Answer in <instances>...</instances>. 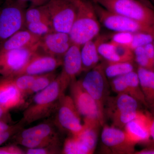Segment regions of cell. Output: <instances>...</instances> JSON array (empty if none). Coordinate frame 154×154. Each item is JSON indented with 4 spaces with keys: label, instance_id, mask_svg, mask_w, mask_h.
Segmentation results:
<instances>
[{
    "label": "cell",
    "instance_id": "obj_32",
    "mask_svg": "<svg viewBox=\"0 0 154 154\" xmlns=\"http://www.w3.org/2000/svg\"><path fill=\"white\" fill-rule=\"evenodd\" d=\"M153 42V36L152 33L140 32L133 33V36L130 48L133 50L136 48L144 46L146 45Z\"/></svg>",
    "mask_w": 154,
    "mask_h": 154
},
{
    "label": "cell",
    "instance_id": "obj_19",
    "mask_svg": "<svg viewBox=\"0 0 154 154\" xmlns=\"http://www.w3.org/2000/svg\"><path fill=\"white\" fill-rule=\"evenodd\" d=\"M98 52L101 57L109 62H134L133 51L128 46L111 41L99 44Z\"/></svg>",
    "mask_w": 154,
    "mask_h": 154
},
{
    "label": "cell",
    "instance_id": "obj_25",
    "mask_svg": "<svg viewBox=\"0 0 154 154\" xmlns=\"http://www.w3.org/2000/svg\"><path fill=\"white\" fill-rule=\"evenodd\" d=\"M103 63L105 74L108 79H114L135 70L133 61L109 62Z\"/></svg>",
    "mask_w": 154,
    "mask_h": 154
},
{
    "label": "cell",
    "instance_id": "obj_4",
    "mask_svg": "<svg viewBox=\"0 0 154 154\" xmlns=\"http://www.w3.org/2000/svg\"><path fill=\"white\" fill-rule=\"evenodd\" d=\"M80 80L84 89L91 95L97 104L102 125L105 124V106L110 96V82L105 74L103 63H99Z\"/></svg>",
    "mask_w": 154,
    "mask_h": 154
},
{
    "label": "cell",
    "instance_id": "obj_13",
    "mask_svg": "<svg viewBox=\"0 0 154 154\" xmlns=\"http://www.w3.org/2000/svg\"><path fill=\"white\" fill-rule=\"evenodd\" d=\"M56 111L57 123L61 128L71 135L78 134L82 130V117L70 96L64 94L61 98Z\"/></svg>",
    "mask_w": 154,
    "mask_h": 154
},
{
    "label": "cell",
    "instance_id": "obj_20",
    "mask_svg": "<svg viewBox=\"0 0 154 154\" xmlns=\"http://www.w3.org/2000/svg\"><path fill=\"white\" fill-rule=\"evenodd\" d=\"M81 48L80 45L72 44L63 57L60 74L70 84L83 72Z\"/></svg>",
    "mask_w": 154,
    "mask_h": 154
},
{
    "label": "cell",
    "instance_id": "obj_37",
    "mask_svg": "<svg viewBox=\"0 0 154 154\" xmlns=\"http://www.w3.org/2000/svg\"><path fill=\"white\" fill-rule=\"evenodd\" d=\"M150 109V113L151 116V122L150 125V137L148 142L146 143V147H154V105L148 107Z\"/></svg>",
    "mask_w": 154,
    "mask_h": 154
},
{
    "label": "cell",
    "instance_id": "obj_14",
    "mask_svg": "<svg viewBox=\"0 0 154 154\" xmlns=\"http://www.w3.org/2000/svg\"><path fill=\"white\" fill-rule=\"evenodd\" d=\"M110 85V89L116 94L129 95L148 108L137 70L112 79Z\"/></svg>",
    "mask_w": 154,
    "mask_h": 154
},
{
    "label": "cell",
    "instance_id": "obj_1",
    "mask_svg": "<svg viewBox=\"0 0 154 154\" xmlns=\"http://www.w3.org/2000/svg\"><path fill=\"white\" fill-rule=\"evenodd\" d=\"M69 84L61 74L48 87L35 94L23 113L20 122L23 125L48 117L57 109L60 100Z\"/></svg>",
    "mask_w": 154,
    "mask_h": 154
},
{
    "label": "cell",
    "instance_id": "obj_6",
    "mask_svg": "<svg viewBox=\"0 0 154 154\" xmlns=\"http://www.w3.org/2000/svg\"><path fill=\"white\" fill-rule=\"evenodd\" d=\"M27 4L16 0L7 1L0 8V46L15 33L25 28Z\"/></svg>",
    "mask_w": 154,
    "mask_h": 154
},
{
    "label": "cell",
    "instance_id": "obj_35",
    "mask_svg": "<svg viewBox=\"0 0 154 154\" xmlns=\"http://www.w3.org/2000/svg\"><path fill=\"white\" fill-rule=\"evenodd\" d=\"M59 146H50L46 147L28 149L25 151L26 154H52L58 153Z\"/></svg>",
    "mask_w": 154,
    "mask_h": 154
},
{
    "label": "cell",
    "instance_id": "obj_26",
    "mask_svg": "<svg viewBox=\"0 0 154 154\" xmlns=\"http://www.w3.org/2000/svg\"><path fill=\"white\" fill-rule=\"evenodd\" d=\"M59 138L58 135L46 138H16V143L28 149L59 146Z\"/></svg>",
    "mask_w": 154,
    "mask_h": 154
},
{
    "label": "cell",
    "instance_id": "obj_16",
    "mask_svg": "<svg viewBox=\"0 0 154 154\" xmlns=\"http://www.w3.org/2000/svg\"><path fill=\"white\" fill-rule=\"evenodd\" d=\"M63 58L40 54L38 51L31 58L18 76L22 75H40L54 71L62 66Z\"/></svg>",
    "mask_w": 154,
    "mask_h": 154
},
{
    "label": "cell",
    "instance_id": "obj_45",
    "mask_svg": "<svg viewBox=\"0 0 154 154\" xmlns=\"http://www.w3.org/2000/svg\"><path fill=\"white\" fill-rule=\"evenodd\" d=\"M12 1V0H7V1Z\"/></svg>",
    "mask_w": 154,
    "mask_h": 154
},
{
    "label": "cell",
    "instance_id": "obj_47",
    "mask_svg": "<svg viewBox=\"0 0 154 154\" xmlns=\"http://www.w3.org/2000/svg\"><path fill=\"white\" fill-rule=\"evenodd\" d=\"M0 2H1V0H0Z\"/></svg>",
    "mask_w": 154,
    "mask_h": 154
},
{
    "label": "cell",
    "instance_id": "obj_40",
    "mask_svg": "<svg viewBox=\"0 0 154 154\" xmlns=\"http://www.w3.org/2000/svg\"><path fill=\"white\" fill-rule=\"evenodd\" d=\"M9 111L4 109L0 105V120L8 122V120L10 119L8 116Z\"/></svg>",
    "mask_w": 154,
    "mask_h": 154
},
{
    "label": "cell",
    "instance_id": "obj_24",
    "mask_svg": "<svg viewBox=\"0 0 154 154\" xmlns=\"http://www.w3.org/2000/svg\"><path fill=\"white\" fill-rule=\"evenodd\" d=\"M16 138H46L58 135L53 126L50 123H41L25 129H22L17 134Z\"/></svg>",
    "mask_w": 154,
    "mask_h": 154
},
{
    "label": "cell",
    "instance_id": "obj_22",
    "mask_svg": "<svg viewBox=\"0 0 154 154\" xmlns=\"http://www.w3.org/2000/svg\"><path fill=\"white\" fill-rule=\"evenodd\" d=\"M105 36H98L96 38L86 42L81 46V55L83 72H87L97 66L101 56L98 52L99 44L105 41Z\"/></svg>",
    "mask_w": 154,
    "mask_h": 154
},
{
    "label": "cell",
    "instance_id": "obj_29",
    "mask_svg": "<svg viewBox=\"0 0 154 154\" xmlns=\"http://www.w3.org/2000/svg\"><path fill=\"white\" fill-rule=\"evenodd\" d=\"M37 75H22L11 78L18 89L26 97L27 93L32 87Z\"/></svg>",
    "mask_w": 154,
    "mask_h": 154
},
{
    "label": "cell",
    "instance_id": "obj_2",
    "mask_svg": "<svg viewBox=\"0 0 154 154\" xmlns=\"http://www.w3.org/2000/svg\"><path fill=\"white\" fill-rule=\"evenodd\" d=\"M75 5L76 15L69 34L72 44L82 46L99 36L101 27L92 1L81 0Z\"/></svg>",
    "mask_w": 154,
    "mask_h": 154
},
{
    "label": "cell",
    "instance_id": "obj_3",
    "mask_svg": "<svg viewBox=\"0 0 154 154\" xmlns=\"http://www.w3.org/2000/svg\"><path fill=\"white\" fill-rule=\"evenodd\" d=\"M141 105L137 100L127 94L109 96L105 106V119L106 117L110 119L112 126L124 130L125 125L137 117Z\"/></svg>",
    "mask_w": 154,
    "mask_h": 154
},
{
    "label": "cell",
    "instance_id": "obj_9",
    "mask_svg": "<svg viewBox=\"0 0 154 154\" xmlns=\"http://www.w3.org/2000/svg\"><path fill=\"white\" fill-rule=\"evenodd\" d=\"M39 43L33 47L0 51V75L4 78L18 75L38 51Z\"/></svg>",
    "mask_w": 154,
    "mask_h": 154
},
{
    "label": "cell",
    "instance_id": "obj_11",
    "mask_svg": "<svg viewBox=\"0 0 154 154\" xmlns=\"http://www.w3.org/2000/svg\"><path fill=\"white\" fill-rule=\"evenodd\" d=\"M103 126L101 135V149L103 152L134 154L136 144L129 139L124 130L105 124Z\"/></svg>",
    "mask_w": 154,
    "mask_h": 154
},
{
    "label": "cell",
    "instance_id": "obj_18",
    "mask_svg": "<svg viewBox=\"0 0 154 154\" xmlns=\"http://www.w3.org/2000/svg\"><path fill=\"white\" fill-rule=\"evenodd\" d=\"M26 97L15 85L12 78L0 79V105L10 111L25 104Z\"/></svg>",
    "mask_w": 154,
    "mask_h": 154
},
{
    "label": "cell",
    "instance_id": "obj_23",
    "mask_svg": "<svg viewBox=\"0 0 154 154\" xmlns=\"http://www.w3.org/2000/svg\"><path fill=\"white\" fill-rule=\"evenodd\" d=\"M137 72L148 107L154 105V70L137 66Z\"/></svg>",
    "mask_w": 154,
    "mask_h": 154
},
{
    "label": "cell",
    "instance_id": "obj_34",
    "mask_svg": "<svg viewBox=\"0 0 154 154\" xmlns=\"http://www.w3.org/2000/svg\"><path fill=\"white\" fill-rule=\"evenodd\" d=\"M24 125L19 122L16 124L13 125L10 129L0 133V146L5 143L9 139L17 134L23 129Z\"/></svg>",
    "mask_w": 154,
    "mask_h": 154
},
{
    "label": "cell",
    "instance_id": "obj_7",
    "mask_svg": "<svg viewBox=\"0 0 154 154\" xmlns=\"http://www.w3.org/2000/svg\"><path fill=\"white\" fill-rule=\"evenodd\" d=\"M70 96L83 119V124L102 127L97 104L84 89L80 80H74L70 84Z\"/></svg>",
    "mask_w": 154,
    "mask_h": 154
},
{
    "label": "cell",
    "instance_id": "obj_28",
    "mask_svg": "<svg viewBox=\"0 0 154 154\" xmlns=\"http://www.w3.org/2000/svg\"><path fill=\"white\" fill-rule=\"evenodd\" d=\"M58 74L54 71L38 75L32 87L27 93V96L35 94L48 87L56 79Z\"/></svg>",
    "mask_w": 154,
    "mask_h": 154
},
{
    "label": "cell",
    "instance_id": "obj_5",
    "mask_svg": "<svg viewBox=\"0 0 154 154\" xmlns=\"http://www.w3.org/2000/svg\"><path fill=\"white\" fill-rule=\"evenodd\" d=\"M104 8L148 26L154 25V9L139 0H92Z\"/></svg>",
    "mask_w": 154,
    "mask_h": 154
},
{
    "label": "cell",
    "instance_id": "obj_38",
    "mask_svg": "<svg viewBox=\"0 0 154 154\" xmlns=\"http://www.w3.org/2000/svg\"><path fill=\"white\" fill-rule=\"evenodd\" d=\"M146 54L154 67V46L152 43L146 45L144 46Z\"/></svg>",
    "mask_w": 154,
    "mask_h": 154
},
{
    "label": "cell",
    "instance_id": "obj_42",
    "mask_svg": "<svg viewBox=\"0 0 154 154\" xmlns=\"http://www.w3.org/2000/svg\"><path fill=\"white\" fill-rule=\"evenodd\" d=\"M139 1L143 3L145 5H146L147 6H148V7H150L151 8L154 9L153 5L152 4L150 0H139Z\"/></svg>",
    "mask_w": 154,
    "mask_h": 154
},
{
    "label": "cell",
    "instance_id": "obj_33",
    "mask_svg": "<svg viewBox=\"0 0 154 154\" xmlns=\"http://www.w3.org/2000/svg\"><path fill=\"white\" fill-rule=\"evenodd\" d=\"M133 33L130 32H115L111 36V41L130 48Z\"/></svg>",
    "mask_w": 154,
    "mask_h": 154
},
{
    "label": "cell",
    "instance_id": "obj_10",
    "mask_svg": "<svg viewBox=\"0 0 154 154\" xmlns=\"http://www.w3.org/2000/svg\"><path fill=\"white\" fill-rule=\"evenodd\" d=\"M46 6L54 31L69 33L76 15L75 3L69 0H50Z\"/></svg>",
    "mask_w": 154,
    "mask_h": 154
},
{
    "label": "cell",
    "instance_id": "obj_17",
    "mask_svg": "<svg viewBox=\"0 0 154 154\" xmlns=\"http://www.w3.org/2000/svg\"><path fill=\"white\" fill-rule=\"evenodd\" d=\"M72 44L69 33L53 31L41 37L39 49L42 53L63 58Z\"/></svg>",
    "mask_w": 154,
    "mask_h": 154
},
{
    "label": "cell",
    "instance_id": "obj_44",
    "mask_svg": "<svg viewBox=\"0 0 154 154\" xmlns=\"http://www.w3.org/2000/svg\"><path fill=\"white\" fill-rule=\"evenodd\" d=\"M69 1H71V2H72L73 3L75 4L77 2H79V1H81V0H69Z\"/></svg>",
    "mask_w": 154,
    "mask_h": 154
},
{
    "label": "cell",
    "instance_id": "obj_39",
    "mask_svg": "<svg viewBox=\"0 0 154 154\" xmlns=\"http://www.w3.org/2000/svg\"><path fill=\"white\" fill-rule=\"evenodd\" d=\"M19 2L27 4L30 3V7H38L46 5L50 0H17Z\"/></svg>",
    "mask_w": 154,
    "mask_h": 154
},
{
    "label": "cell",
    "instance_id": "obj_46",
    "mask_svg": "<svg viewBox=\"0 0 154 154\" xmlns=\"http://www.w3.org/2000/svg\"><path fill=\"white\" fill-rule=\"evenodd\" d=\"M152 1H153V2H154V0H152Z\"/></svg>",
    "mask_w": 154,
    "mask_h": 154
},
{
    "label": "cell",
    "instance_id": "obj_36",
    "mask_svg": "<svg viewBox=\"0 0 154 154\" xmlns=\"http://www.w3.org/2000/svg\"><path fill=\"white\" fill-rule=\"evenodd\" d=\"M25 151L18 146L11 145L0 147V154H24Z\"/></svg>",
    "mask_w": 154,
    "mask_h": 154
},
{
    "label": "cell",
    "instance_id": "obj_12",
    "mask_svg": "<svg viewBox=\"0 0 154 154\" xmlns=\"http://www.w3.org/2000/svg\"><path fill=\"white\" fill-rule=\"evenodd\" d=\"M100 128V127L84 125V128L81 132L65 140L61 152L64 154L94 153Z\"/></svg>",
    "mask_w": 154,
    "mask_h": 154
},
{
    "label": "cell",
    "instance_id": "obj_31",
    "mask_svg": "<svg viewBox=\"0 0 154 154\" xmlns=\"http://www.w3.org/2000/svg\"><path fill=\"white\" fill-rule=\"evenodd\" d=\"M133 53L134 60L137 64L138 66L154 70V66L146 54L144 46L136 48L133 50Z\"/></svg>",
    "mask_w": 154,
    "mask_h": 154
},
{
    "label": "cell",
    "instance_id": "obj_41",
    "mask_svg": "<svg viewBox=\"0 0 154 154\" xmlns=\"http://www.w3.org/2000/svg\"><path fill=\"white\" fill-rule=\"evenodd\" d=\"M134 154H154V147H146L143 149L138 151H135Z\"/></svg>",
    "mask_w": 154,
    "mask_h": 154
},
{
    "label": "cell",
    "instance_id": "obj_8",
    "mask_svg": "<svg viewBox=\"0 0 154 154\" xmlns=\"http://www.w3.org/2000/svg\"><path fill=\"white\" fill-rule=\"evenodd\" d=\"M93 3L99 22L108 30L115 32L135 33L145 32L152 33V26H148L133 19L116 14L106 10L98 4Z\"/></svg>",
    "mask_w": 154,
    "mask_h": 154
},
{
    "label": "cell",
    "instance_id": "obj_15",
    "mask_svg": "<svg viewBox=\"0 0 154 154\" xmlns=\"http://www.w3.org/2000/svg\"><path fill=\"white\" fill-rule=\"evenodd\" d=\"M151 116L149 111L140 110L137 117L125 126L124 130L130 140L136 145L147 143L150 137Z\"/></svg>",
    "mask_w": 154,
    "mask_h": 154
},
{
    "label": "cell",
    "instance_id": "obj_30",
    "mask_svg": "<svg viewBox=\"0 0 154 154\" xmlns=\"http://www.w3.org/2000/svg\"><path fill=\"white\" fill-rule=\"evenodd\" d=\"M25 28L33 34L41 37L54 31L50 23L44 22L27 23L25 25Z\"/></svg>",
    "mask_w": 154,
    "mask_h": 154
},
{
    "label": "cell",
    "instance_id": "obj_43",
    "mask_svg": "<svg viewBox=\"0 0 154 154\" xmlns=\"http://www.w3.org/2000/svg\"><path fill=\"white\" fill-rule=\"evenodd\" d=\"M152 34L153 36V44L154 45V25L152 26Z\"/></svg>",
    "mask_w": 154,
    "mask_h": 154
},
{
    "label": "cell",
    "instance_id": "obj_21",
    "mask_svg": "<svg viewBox=\"0 0 154 154\" xmlns=\"http://www.w3.org/2000/svg\"><path fill=\"white\" fill-rule=\"evenodd\" d=\"M41 37L22 29L6 40L0 46V51L33 47L39 43Z\"/></svg>",
    "mask_w": 154,
    "mask_h": 154
},
{
    "label": "cell",
    "instance_id": "obj_27",
    "mask_svg": "<svg viewBox=\"0 0 154 154\" xmlns=\"http://www.w3.org/2000/svg\"><path fill=\"white\" fill-rule=\"evenodd\" d=\"M25 23L44 22L51 25L46 5L38 7H30L25 13Z\"/></svg>",
    "mask_w": 154,
    "mask_h": 154
}]
</instances>
